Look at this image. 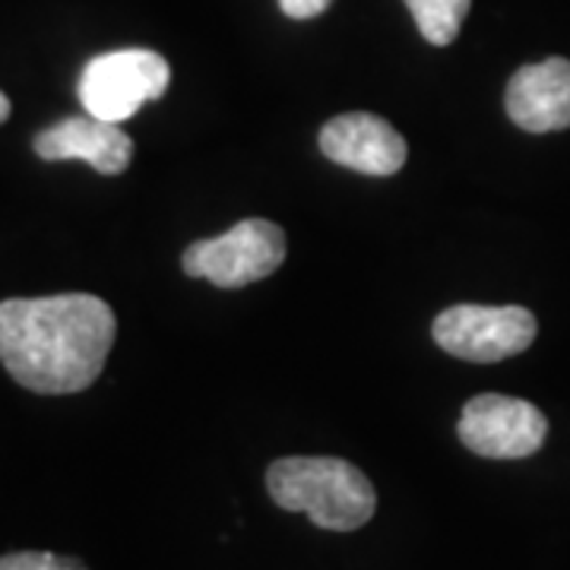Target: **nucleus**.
<instances>
[{"label": "nucleus", "instance_id": "nucleus-1", "mask_svg": "<svg viewBox=\"0 0 570 570\" xmlns=\"http://www.w3.org/2000/svg\"><path fill=\"white\" fill-rule=\"evenodd\" d=\"M118 321L99 295L0 302V365L41 396L82 393L102 374Z\"/></svg>", "mask_w": 570, "mask_h": 570}, {"label": "nucleus", "instance_id": "nucleus-2", "mask_svg": "<svg viewBox=\"0 0 570 570\" xmlns=\"http://www.w3.org/2000/svg\"><path fill=\"white\" fill-rule=\"evenodd\" d=\"M269 498L283 510L307 513L321 530H362L374 517L377 494L362 469L340 456H285L266 469Z\"/></svg>", "mask_w": 570, "mask_h": 570}, {"label": "nucleus", "instance_id": "nucleus-3", "mask_svg": "<svg viewBox=\"0 0 570 570\" xmlns=\"http://www.w3.org/2000/svg\"><path fill=\"white\" fill-rule=\"evenodd\" d=\"M171 82V67L149 48H121L99 55L82 67L77 96L86 115L121 124L146 102L163 99Z\"/></svg>", "mask_w": 570, "mask_h": 570}, {"label": "nucleus", "instance_id": "nucleus-4", "mask_svg": "<svg viewBox=\"0 0 570 570\" xmlns=\"http://www.w3.org/2000/svg\"><path fill=\"white\" fill-rule=\"evenodd\" d=\"M285 261V232L269 219H245L219 238L194 242L181 254L187 276L219 288H245L273 276Z\"/></svg>", "mask_w": 570, "mask_h": 570}, {"label": "nucleus", "instance_id": "nucleus-5", "mask_svg": "<svg viewBox=\"0 0 570 570\" xmlns=\"http://www.w3.org/2000/svg\"><path fill=\"white\" fill-rule=\"evenodd\" d=\"M539 324L520 305H453L434 317L431 336L453 358L494 365L532 346Z\"/></svg>", "mask_w": 570, "mask_h": 570}, {"label": "nucleus", "instance_id": "nucleus-6", "mask_svg": "<svg viewBox=\"0 0 570 570\" xmlns=\"http://www.w3.org/2000/svg\"><path fill=\"white\" fill-rule=\"evenodd\" d=\"M456 434L472 453L485 460H523L546 444L549 422L527 400L482 393L463 406Z\"/></svg>", "mask_w": 570, "mask_h": 570}, {"label": "nucleus", "instance_id": "nucleus-7", "mask_svg": "<svg viewBox=\"0 0 570 570\" xmlns=\"http://www.w3.org/2000/svg\"><path fill=\"white\" fill-rule=\"evenodd\" d=\"M321 153L330 163L387 178L406 165V140L396 134V127L371 111H348L321 127Z\"/></svg>", "mask_w": 570, "mask_h": 570}, {"label": "nucleus", "instance_id": "nucleus-8", "mask_svg": "<svg viewBox=\"0 0 570 570\" xmlns=\"http://www.w3.org/2000/svg\"><path fill=\"white\" fill-rule=\"evenodd\" d=\"M32 149L45 163H89L99 175H121L134 159V140L121 127L92 115L45 127Z\"/></svg>", "mask_w": 570, "mask_h": 570}, {"label": "nucleus", "instance_id": "nucleus-9", "mask_svg": "<svg viewBox=\"0 0 570 570\" xmlns=\"http://www.w3.org/2000/svg\"><path fill=\"white\" fill-rule=\"evenodd\" d=\"M510 121L527 134H551L570 127V61L549 58L520 67L504 92Z\"/></svg>", "mask_w": 570, "mask_h": 570}, {"label": "nucleus", "instance_id": "nucleus-10", "mask_svg": "<svg viewBox=\"0 0 570 570\" xmlns=\"http://www.w3.org/2000/svg\"><path fill=\"white\" fill-rule=\"evenodd\" d=\"M472 0H406L409 13L419 26V32L431 45H450L460 36V26L466 20Z\"/></svg>", "mask_w": 570, "mask_h": 570}, {"label": "nucleus", "instance_id": "nucleus-11", "mask_svg": "<svg viewBox=\"0 0 570 570\" xmlns=\"http://www.w3.org/2000/svg\"><path fill=\"white\" fill-rule=\"evenodd\" d=\"M51 561V551H13L0 558V570H45Z\"/></svg>", "mask_w": 570, "mask_h": 570}, {"label": "nucleus", "instance_id": "nucleus-12", "mask_svg": "<svg viewBox=\"0 0 570 570\" xmlns=\"http://www.w3.org/2000/svg\"><path fill=\"white\" fill-rule=\"evenodd\" d=\"M333 0H279L283 13L288 20H314L321 17Z\"/></svg>", "mask_w": 570, "mask_h": 570}, {"label": "nucleus", "instance_id": "nucleus-13", "mask_svg": "<svg viewBox=\"0 0 570 570\" xmlns=\"http://www.w3.org/2000/svg\"><path fill=\"white\" fill-rule=\"evenodd\" d=\"M45 570H86L82 561L77 558H61V554H51V561H48V568Z\"/></svg>", "mask_w": 570, "mask_h": 570}, {"label": "nucleus", "instance_id": "nucleus-14", "mask_svg": "<svg viewBox=\"0 0 570 570\" xmlns=\"http://www.w3.org/2000/svg\"><path fill=\"white\" fill-rule=\"evenodd\" d=\"M7 118H10V99H7V96L0 92V124L7 121Z\"/></svg>", "mask_w": 570, "mask_h": 570}]
</instances>
